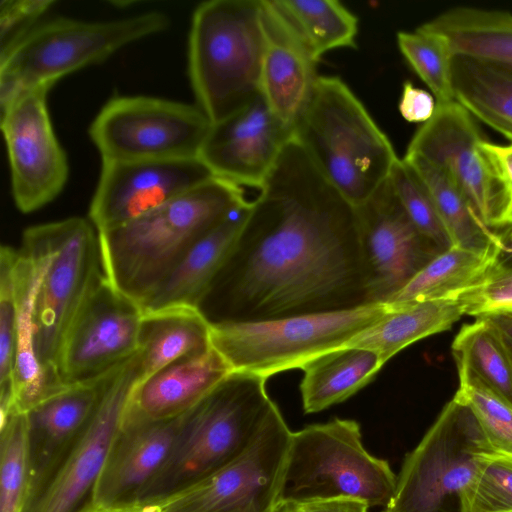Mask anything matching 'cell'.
Segmentation results:
<instances>
[{
  "label": "cell",
  "mask_w": 512,
  "mask_h": 512,
  "mask_svg": "<svg viewBox=\"0 0 512 512\" xmlns=\"http://www.w3.org/2000/svg\"><path fill=\"white\" fill-rule=\"evenodd\" d=\"M371 304L357 210L295 137L250 202L236 244L199 310L210 324Z\"/></svg>",
  "instance_id": "1"
},
{
  "label": "cell",
  "mask_w": 512,
  "mask_h": 512,
  "mask_svg": "<svg viewBox=\"0 0 512 512\" xmlns=\"http://www.w3.org/2000/svg\"><path fill=\"white\" fill-rule=\"evenodd\" d=\"M247 203L240 186L213 177L130 222L98 232L105 279L141 308L201 236Z\"/></svg>",
  "instance_id": "2"
},
{
  "label": "cell",
  "mask_w": 512,
  "mask_h": 512,
  "mask_svg": "<svg viewBox=\"0 0 512 512\" xmlns=\"http://www.w3.org/2000/svg\"><path fill=\"white\" fill-rule=\"evenodd\" d=\"M275 406L266 378L231 372L183 414L165 463L136 503L155 504L232 462L249 447Z\"/></svg>",
  "instance_id": "3"
},
{
  "label": "cell",
  "mask_w": 512,
  "mask_h": 512,
  "mask_svg": "<svg viewBox=\"0 0 512 512\" xmlns=\"http://www.w3.org/2000/svg\"><path fill=\"white\" fill-rule=\"evenodd\" d=\"M294 137L322 175L355 207L389 179L399 160L363 103L335 76L319 75Z\"/></svg>",
  "instance_id": "4"
},
{
  "label": "cell",
  "mask_w": 512,
  "mask_h": 512,
  "mask_svg": "<svg viewBox=\"0 0 512 512\" xmlns=\"http://www.w3.org/2000/svg\"><path fill=\"white\" fill-rule=\"evenodd\" d=\"M264 31L260 0H211L193 12L188 74L211 124L261 95Z\"/></svg>",
  "instance_id": "5"
},
{
  "label": "cell",
  "mask_w": 512,
  "mask_h": 512,
  "mask_svg": "<svg viewBox=\"0 0 512 512\" xmlns=\"http://www.w3.org/2000/svg\"><path fill=\"white\" fill-rule=\"evenodd\" d=\"M396 483L389 463L364 448L360 425L334 418L292 432L279 503L346 498L385 508Z\"/></svg>",
  "instance_id": "6"
},
{
  "label": "cell",
  "mask_w": 512,
  "mask_h": 512,
  "mask_svg": "<svg viewBox=\"0 0 512 512\" xmlns=\"http://www.w3.org/2000/svg\"><path fill=\"white\" fill-rule=\"evenodd\" d=\"M496 455L470 408L453 398L406 455L382 512H466L473 485Z\"/></svg>",
  "instance_id": "7"
},
{
  "label": "cell",
  "mask_w": 512,
  "mask_h": 512,
  "mask_svg": "<svg viewBox=\"0 0 512 512\" xmlns=\"http://www.w3.org/2000/svg\"><path fill=\"white\" fill-rule=\"evenodd\" d=\"M169 26L168 15L160 11L109 21L57 18L38 24L0 59V109L27 91L52 87L63 76Z\"/></svg>",
  "instance_id": "8"
},
{
  "label": "cell",
  "mask_w": 512,
  "mask_h": 512,
  "mask_svg": "<svg viewBox=\"0 0 512 512\" xmlns=\"http://www.w3.org/2000/svg\"><path fill=\"white\" fill-rule=\"evenodd\" d=\"M393 310L389 303L256 322L211 324L212 347L233 371L268 378L346 346Z\"/></svg>",
  "instance_id": "9"
},
{
  "label": "cell",
  "mask_w": 512,
  "mask_h": 512,
  "mask_svg": "<svg viewBox=\"0 0 512 512\" xmlns=\"http://www.w3.org/2000/svg\"><path fill=\"white\" fill-rule=\"evenodd\" d=\"M210 127L199 107L119 96L105 103L88 133L102 161L176 160L198 158Z\"/></svg>",
  "instance_id": "10"
},
{
  "label": "cell",
  "mask_w": 512,
  "mask_h": 512,
  "mask_svg": "<svg viewBox=\"0 0 512 512\" xmlns=\"http://www.w3.org/2000/svg\"><path fill=\"white\" fill-rule=\"evenodd\" d=\"M291 434L275 406L239 457L152 505L158 512H274Z\"/></svg>",
  "instance_id": "11"
},
{
  "label": "cell",
  "mask_w": 512,
  "mask_h": 512,
  "mask_svg": "<svg viewBox=\"0 0 512 512\" xmlns=\"http://www.w3.org/2000/svg\"><path fill=\"white\" fill-rule=\"evenodd\" d=\"M44 228L51 256L36 300V351L43 367L59 377L56 363L64 335L103 272L98 232L90 220L70 217Z\"/></svg>",
  "instance_id": "12"
},
{
  "label": "cell",
  "mask_w": 512,
  "mask_h": 512,
  "mask_svg": "<svg viewBox=\"0 0 512 512\" xmlns=\"http://www.w3.org/2000/svg\"><path fill=\"white\" fill-rule=\"evenodd\" d=\"M139 378L138 353L108 378L99 403L76 441L21 512H80L93 493Z\"/></svg>",
  "instance_id": "13"
},
{
  "label": "cell",
  "mask_w": 512,
  "mask_h": 512,
  "mask_svg": "<svg viewBox=\"0 0 512 512\" xmlns=\"http://www.w3.org/2000/svg\"><path fill=\"white\" fill-rule=\"evenodd\" d=\"M141 322V308L103 275L64 335L56 363L62 383H88L118 369L139 351Z\"/></svg>",
  "instance_id": "14"
},
{
  "label": "cell",
  "mask_w": 512,
  "mask_h": 512,
  "mask_svg": "<svg viewBox=\"0 0 512 512\" xmlns=\"http://www.w3.org/2000/svg\"><path fill=\"white\" fill-rule=\"evenodd\" d=\"M474 117L456 100L436 103L431 119L413 135L405 155H417L443 168L464 193L482 223L505 227L504 189L481 148Z\"/></svg>",
  "instance_id": "15"
},
{
  "label": "cell",
  "mask_w": 512,
  "mask_h": 512,
  "mask_svg": "<svg viewBox=\"0 0 512 512\" xmlns=\"http://www.w3.org/2000/svg\"><path fill=\"white\" fill-rule=\"evenodd\" d=\"M50 89L42 86L27 91L0 109L12 196L22 213L34 212L53 201L69 175L67 157L48 111Z\"/></svg>",
  "instance_id": "16"
},
{
  "label": "cell",
  "mask_w": 512,
  "mask_h": 512,
  "mask_svg": "<svg viewBox=\"0 0 512 512\" xmlns=\"http://www.w3.org/2000/svg\"><path fill=\"white\" fill-rule=\"evenodd\" d=\"M371 303H387L441 251L413 224L388 179L356 207Z\"/></svg>",
  "instance_id": "17"
},
{
  "label": "cell",
  "mask_w": 512,
  "mask_h": 512,
  "mask_svg": "<svg viewBox=\"0 0 512 512\" xmlns=\"http://www.w3.org/2000/svg\"><path fill=\"white\" fill-rule=\"evenodd\" d=\"M213 177L199 158L102 161L89 219L97 232L118 227Z\"/></svg>",
  "instance_id": "18"
},
{
  "label": "cell",
  "mask_w": 512,
  "mask_h": 512,
  "mask_svg": "<svg viewBox=\"0 0 512 512\" xmlns=\"http://www.w3.org/2000/svg\"><path fill=\"white\" fill-rule=\"evenodd\" d=\"M294 131L259 95L230 117L211 124L198 158L213 176L260 190Z\"/></svg>",
  "instance_id": "19"
},
{
  "label": "cell",
  "mask_w": 512,
  "mask_h": 512,
  "mask_svg": "<svg viewBox=\"0 0 512 512\" xmlns=\"http://www.w3.org/2000/svg\"><path fill=\"white\" fill-rule=\"evenodd\" d=\"M50 256L51 249L44 225L25 229L13 271L16 320L12 411L26 413L68 387L58 376L43 367L36 351V300Z\"/></svg>",
  "instance_id": "20"
},
{
  "label": "cell",
  "mask_w": 512,
  "mask_h": 512,
  "mask_svg": "<svg viewBox=\"0 0 512 512\" xmlns=\"http://www.w3.org/2000/svg\"><path fill=\"white\" fill-rule=\"evenodd\" d=\"M182 416L160 421L122 422L110 446L92 502L103 506L135 504L165 463Z\"/></svg>",
  "instance_id": "21"
},
{
  "label": "cell",
  "mask_w": 512,
  "mask_h": 512,
  "mask_svg": "<svg viewBox=\"0 0 512 512\" xmlns=\"http://www.w3.org/2000/svg\"><path fill=\"white\" fill-rule=\"evenodd\" d=\"M111 374L70 385L26 412L29 459L26 500L43 485L81 434Z\"/></svg>",
  "instance_id": "22"
},
{
  "label": "cell",
  "mask_w": 512,
  "mask_h": 512,
  "mask_svg": "<svg viewBox=\"0 0 512 512\" xmlns=\"http://www.w3.org/2000/svg\"><path fill=\"white\" fill-rule=\"evenodd\" d=\"M233 372L212 347L184 357L136 383L122 422L160 421L189 411Z\"/></svg>",
  "instance_id": "23"
},
{
  "label": "cell",
  "mask_w": 512,
  "mask_h": 512,
  "mask_svg": "<svg viewBox=\"0 0 512 512\" xmlns=\"http://www.w3.org/2000/svg\"><path fill=\"white\" fill-rule=\"evenodd\" d=\"M260 1L265 39L261 94L272 112L295 132L319 77L318 62L278 18L267 0Z\"/></svg>",
  "instance_id": "24"
},
{
  "label": "cell",
  "mask_w": 512,
  "mask_h": 512,
  "mask_svg": "<svg viewBox=\"0 0 512 512\" xmlns=\"http://www.w3.org/2000/svg\"><path fill=\"white\" fill-rule=\"evenodd\" d=\"M250 202L201 236L141 306L142 313L169 308L199 309L230 256Z\"/></svg>",
  "instance_id": "25"
},
{
  "label": "cell",
  "mask_w": 512,
  "mask_h": 512,
  "mask_svg": "<svg viewBox=\"0 0 512 512\" xmlns=\"http://www.w3.org/2000/svg\"><path fill=\"white\" fill-rule=\"evenodd\" d=\"M442 36L453 56L470 58L512 74V14L455 7L419 26Z\"/></svg>",
  "instance_id": "26"
},
{
  "label": "cell",
  "mask_w": 512,
  "mask_h": 512,
  "mask_svg": "<svg viewBox=\"0 0 512 512\" xmlns=\"http://www.w3.org/2000/svg\"><path fill=\"white\" fill-rule=\"evenodd\" d=\"M211 348V324L199 309L178 307L142 313L137 383L184 357Z\"/></svg>",
  "instance_id": "27"
},
{
  "label": "cell",
  "mask_w": 512,
  "mask_h": 512,
  "mask_svg": "<svg viewBox=\"0 0 512 512\" xmlns=\"http://www.w3.org/2000/svg\"><path fill=\"white\" fill-rule=\"evenodd\" d=\"M499 253V245L485 251L451 246L429 261L387 303L406 307L426 301L458 298L489 275L498 262Z\"/></svg>",
  "instance_id": "28"
},
{
  "label": "cell",
  "mask_w": 512,
  "mask_h": 512,
  "mask_svg": "<svg viewBox=\"0 0 512 512\" xmlns=\"http://www.w3.org/2000/svg\"><path fill=\"white\" fill-rule=\"evenodd\" d=\"M384 363L369 349L339 347L306 363L300 385L305 413L343 402L370 383Z\"/></svg>",
  "instance_id": "29"
},
{
  "label": "cell",
  "mask_w": 512,
  "mask_h": 512,
  "mask_svg": "<svg viewBox=\"0 0 512 512\" xmlns=\"http://www.w3.org/2000/svg\"><path fill=\"white\" fill-rule=\"evenodd\" d=\"M392 307L393 310L382 320L354 337L346 346L374 351L385 364L408 345L450 329L465 314L458 298Z\"/></svg>",
  "instance_id": "30"
},
{
  "label": "cell",
  "mask_w": 512,
  "mask_h": 512,
  "mask_svg": "<svg viewBox=\"0 0 512 512\" xmlns=\"http://www.w3.org/2000/svg\"><path fill=\"white\" fill-rule=\"evenodd\" d=\"M269 6L318 62L338 48H355L358 19L336 0H267Z\"/></svg>",
  "instance_id": "31"
},
{
  "label": "cell",
  "mask_w": 512,
  "mask_h": 512,
  "mask_svg": "<svg viewBox=\"0 0 512 512\" xmlns=\"http://www.w3.org/2000/svg\"><path fill=\"white\" fill-rule=\"evenodd\" d=\"M451 74L455 100L512 141V74L462 56H453Z\"/></svg>",
  "instance_id": "32"
},
{
  "label": "cell",
  "mask_w": 512,
  "mask_h": 512,
  "mask_svg": "<svg viewBox=\"0 0 512 512\" xmlns=\"http://www.w3.org/2000/svg\"><path fill=\"white\" fill-rule=\"evenodd\" d=\"M452 354L459 377L478 381L512 407V357L485 316L460 329Z\"/></svg>",
  "instance_id": "33"
},
{
  "label": "cell",
  "mask_w": 512,
  "mask_h": 512,
  "mask_svg": "<svg viewBox=\"0 0 512 512\" xmlns=\"http://www.w3.org/2000/svg\"><path fill=\"white\" fill-rule=\"evenodd\" d=\"M403 159L427 186L452 246L485 251L499 245L497 232L482 223L464 193L443 168L417 155H405Z\"/></svg>",
  "instance_id": "34"
},
{
  "label": "cell",
  "mask_w": 512,
  "mask_h": 512,
  "mask_svg": "<svg viewBox=\"0 0 512 512\" xmlns=\"http://www.w3.org/2000/svg\"><path fill=\"white\" fill-rule=\"evenodd\" d=\"M28 422L11 411L0 421V512H21L28 493Z\"/></svg>",
  "instance_id": "35"
},
{
  "label": "cell",
  "mask_w": 512,
  "mask_h": 512,
  "mask_svg": "<svg viewBox=\"0 0 512 512\" xmlns=\"http://www.w3.org/2000/svg\"><path fill=\"white\" fill-rule=\"evenodd\" d=\"M400 52L415 73L432 91L436 103L455 100L451 62L453 55L446 40L421 28L397 33Z\"/></svg>",
  "instance_id": "36"
},
{
  "label": "cell",
  "mask_w": 512,
  "mask_h": 512,
  "mask_svg": "<svg viewBox=\"0 0 512 512\" xmlns=\"http://www.w3.org/2000/svg\"><path fill=\"white\" fill-rule=\"evenodd\" d=\"M18 249L0 250V415L13 410L16 298L14 265Z\"/></svg>",
  "instance_id": "37"
},
{
  "label": "cell",
  "mask_w": 512,
  "mask_h": 512,
  "mask_svg": "<svg viewBox=\"0 0 512 512\" xmlns=\"http://www.w3.org/2000/svg\"><path fill=\"white\" fill-rule=\"evenodd\" d=\"M394 191L416 228L438 249H449L451 241L434 200L415 169L403 158L394 165L390 177Z\"/></svg>",
  "instance_id": "38"
},
{
  "label": "cell",
  "mask_w": 512,
  "mask_h": 512,
  "mask_svg": "<svg viewBox=\"0 0 512 512\" xmlns=\"http://www.w3.org/2000/svg\"><path fill=\"white\" fill-rule=\"evenodd\" d=\"M455 398L475 415L493 449L512 458V407L478 381L459 377Z\"/></svg>",
  "instance_id": "39"
},
{
  "label": "cell",
  "mask_w": 512,
  "mask_h": 512,
  "mask_svg": "<svg viewBox=\"0 0 512 512\" xmlns=\"http://www.w3.org/2000/svg\"><path fill=\"white\" fill-rule=\"evenodd\" d=\"M466 512H512V458L488 460L473 485Z\"/></svg>",
  "instance_id": "40"
},
{
  "label": "cell",
  "mask_w": 512,
  "mask_h": 512,
  "mask_svg": "<svg viewBox=\"0 0 512 512\" xmlns=\"http://www.w3.org/2000/svg\"><path fill=\"white\" fill-rule=\"evenodd\" d=\"M458 299L464 313L475 317L512 311V267L497 262L481 283L463 292Z\"/></svg>",
  "instance_id": "41"
},
{
  "label": "cell",
  "mask_w": 512,
  "mask_h": 512,
  "mask_svg": "<svg viewBox=\"0 0 512 512\" xmlns=\"http://www.w3.org/2000/svg\"><path fill=\"white\" fill-rule=\"evenodd\" d=\"M55 3L54 0L0 1V59L38 25Z\"/></svg>",
  "instance_id": "42"
},
{
  "label": "cell",
  "mask_w": 512,
  "mask_h": 512,
  "mask_svg": "<svg viewBox=\"0 0 512 512\" xmlns=\"http://www.w3.org/2000/svg\"><path fill=\"white\" fill-rule=\"evenodd\" d=\"M481 148L504 189L507 199L505 227H508L512 225V144L499 145L483 140Z\"/></svg>",
  "instance_id": "43"
},
{
  "label": "cell",
  "mask_w": 512,
  "mask_h": 512,
  "mask_svg": "<svg viewBox=\"0 0 512 512\" xmlns=\"http://www.w3.org/2000/svg\"><path fill=\"white\" fill-rule=\"evenodd\" d=\"M401 116L410 123L427 122L432 118L436 109L434 96L424 89L415 87L411 82L403 84L399 101Z\"/></svg>",
  "instance_id": "44"
},
{
  "label": "cell",
  "mask_w": 512,
  "mask_h": 512,
  "mask_svg": "<svg viewBox=\"0 0 512 512\" xmlns=\"http://www.w3.org/2000/svg\"><path fill=\"white\" fill-rule=\"evenodd\" d=\"M295 507L297 512H368L369 509L362 501L346 498L302 503Z\"/></svg>",
  "instance_id": "45"
},
{
  "label": "cell",
  "mask_w": 512,
  "mask_h": 512,
  "mask_svg": "<svg viewBox=\"0 0 512 512\" xmlns=\"http://www.w3.org/2000/svg\"><path fill=\"white\" fill-rule=\"evenodd\" d=\"M493 324L512 357V311L484 315Z\"/></svg>",
  "instance_id": "46"
},
{
  "label": "cell",
  "mask_w": 512,
  "mask_h": 512,
  "mask_svg": "<svg viewBox=\"0 0 512 512\" xmlns=\"http://www.w3.org/2000/svg\"><path fill=\"white\" fill-rule=\"evenodd\" d=\"M80 512H158L155 505L152 504H128L116 506H103L91 503Z\"/></svg>",
  "instance_id": "47"
},
{
  "label": "cell",
  "mask_w": 512,
  "mask_h": 512,
  "mask_svg": "<svg viewBox=\"0 0 512 512\" xmlns=\"http://www.w3.org/2000/svg\"><path fill=\"white\" fill-rule=\"evenodd\" d=\"M497 235L500 246L498 261L504 262L512 257V225L503 228Z\"/></svg>",
  "instance_id": "48"
},
{
  "label": "cell",
  "mask_w": 512,
  "mask_h": 512,
  "mask_svg": "<svg viewBox=\"0 0 512 512\" xmlns=\"http://www.w3.org/2000/svg\"><path fill=\"white\" fill-rule=\"evenodd\" d=\"M274 512H297L294 504L278 503Z\"/></svg>",
  "instance_id": "49"
}]
</instances>
